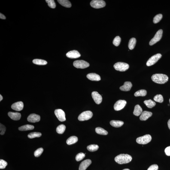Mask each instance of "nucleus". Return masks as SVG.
<instances>
[{
  "mask_svg": "<svg viewBox=\"0 0 170 170\" xmlns=\"http://www.w3.org/2000/svg\"><path fill=\"white\" fill-rule=\"evenodd\" d=\"M144 103L149 108H152L156 105V103L151 100H147L144 101Z\"/></svg>",
  "mask_w": 170,
  "mask_h": 170,
  "instance_id": "cd10ccee",
  "label": "nucleus"
},
{
  "mask_svg": "<svg viewBox=\"0 0 170 170\" xmlns=\"http://www.w3.org/2000/svg\"><path fill=\"white\" fill-rule=\"evenodd\" d=\"M99 147L97 145L93 144L87 146V149L89 151L93 152L96 151L98 150Z\"/></svg>",
  "mask_w": 170,
  "mask_h": 170,
  "instance_id": "2f4dec72",
  "label": "nucleus"
},
{
  "mask_svg": "<svg viewBox=\"0 0 170 170\" xmlns=\"http://www.w3.org/2000/svg\"><path fill=\"white\" fill-rule=\"evenodd\" d=\"M114 68L116 70L125 71L129 69V66L128 64L124 62H118L114 65Z\"/></svg>",
  "mask_w": 170,
  "mask_h": 170,
  "instance_id": "7ed1b4c3",
  "label": "nucleus"
},
{
  "mask_svg": "<svg viewBox=\"0 0 170 170\" xmlns=\"http://www.w3.org/2000/svg\"><path fill=\"white\" fill-rule=\"evenodd\" d=\"M11 108L16 111H21L23 109L24 104L22 101L15 103L11 106Z\"/></svg>",
  "mask_w": 170,
  "mask_h": 170,
  "instance_id": "dca6fc26",
  "label": "nucleus"
},
{
  "mask_svg": "<svg viewBox=\"0 0 170 170\" xmlns=\"http://www.w3.org/2000/svg\"><path fill=\"white\" fill-rule=\"evenodd\" d=\"M43 151L44 149L42 148H39L34 152V155L35 157H39L42 154Z\"/></svg>",
  "mask_w": 170,
  "mask_h": 170,
  "instance_id": "58836bf2",
  "label": "nucleus"
},
{
  "mask_svg": "<svg viewBox=\"0 0 170 170\" xmlns=\"http://www.w3.org/2000/svg\"><path fill=\"white\" fill-rule=\"evenodd\" d=\"M110 125L114 127L118 128L122 126L123 125V121L119 120H112L110 122Z\"/></svg>",
  "mask_w": 170,
  "mask_h": 170,
  "instance_id": "412c9836",
  "label": "nucleus"
},
{
  "mask_svg": "<svg viewBox=\"0 0 170 170\" xmlns=\"http://www.w3.org/2000/svg\"><path fill=\"white\" fill-rule=\"evenodd\" d=\"M121 41V38L120 37L117 36L113 40V44L116 47H118L120 45Z\"/></svg>",
  "mask_w": 170,
  "mask_h": 170,
  "instance_id": "e433bc0d",
  "label": "nucleus"
},
{
  "mask_svg": "<svg viewBox=\"0 0 170 170\" xmlns=\"http://www.w3.org/2000/svg\"><path fill=\"white\" fill-rule=\"evenodd\" d=\"M66 126L64 125H59L56 128L57 132L59 134H62L65 132L66 129Z\"/></svg>",
  "mask_w": 170,
  "mask_h": 170,
  "instance_id": "7c9ffc66",
  "label": "nucleus"
},
{
  "mask_svg": "<svg viewBox=\"0 0 170 170\" xmlns=\"http://www.w3.org/2000/svg\"><path fill=\"white\" fill-rule=\"evenodd\" d=\"M152 137L150 135H146L137 138L136 142L138 143L145 145L151 141Z\"/></svg>",
  "mask_w": 170,
  "mask_h": 170,
  "instance_id": "39448f33",
  "label": "nucleus"
},
{
  "mask_svg": "<svg viewBox=\"0 0 170 170\" xmlns=\"http://www.w3.org/2000/svg\"><path fill=\"white\" fill-rule=\"evenodd\" d=\"M0 18L2 19H5L6 17L5 16L3 15L2 13H0Z\"/></svg>",
  "mask_w": 170,
  "mask_h": 170,
  "instance_id": "c03bdc74",
  "label": "nucleus"
},
{
  "mask_svg": "<svg viewBox=\"0 0 170 170\" xmlns=\"http://www.w3.org/2000/svg\"><path fill=\"white\" fill-rule=\"evenodd\" d=\"M152 80L155 83L159 84H164L168 81V76L162 74H153L151 77Z\"/></svg>",
  "mask_w": 170,
  "mask_h": 170,
  "instance_id": "f03ea898",
  "label": "nucleus"
},
{
  "mask_svg": "<svg viewBox=\"0 0 170 170\" xmlns=\"http://www.w3.org/2000/svg\"><path fill=\"white\" fill-rule=\"evenodd\" d=\"M91 95L95 103L97 104L101 103L102 98L101 95L98 93L97 92L94 91L92 92Z\"/></svg>",
  "mask_w": 170,
  "mask_h": 170,
  "instance_id": "f8f14e48",
  "label": "nucleus"
},
{
  "mask_svg": "<svg viewBox=\"0 0 170 170\" xmlns=\"http://www.w3.org/2000/svg\"><path fill=\"white\" fill-rule=\"evenodd\" d=\"M34 128V126L32 125H27L19 127L18 129L21 131H27L33 129Z\"/></svg>",
  "mask_w": 170,
  "mask_h": 170,
  "instance_id": "393cba45",
  "label": "nucleus"
},
{
  "mask_svg": "<svg viewBox=\"0 0 170 170\" xmlns=\"http://www.w3.org/2000/svg\"><path fill=\"white\" fill-rule=\"evenodd\" d=\"M153 99L156 102L159 103H162L164 101L163 96L161 95H157L155 96Z\"/></svg>",
  "mask_w": 170,
  "mask_h": 170,
  "instance_id": "72a5a7b5",
  "label": "nucleus"
},
{
  "mask_svg": "<svg viewBox=\"0 0 170 170\" xmlns=\"http://www.w3.org/2000/svg\"><path fill=\"white\" fill-rule=\"evenodd\" d=\"M33 63L37 65H44L47 64V61L43 60L35 59L32 61Z\"/></svg>",
  "mask_w": 170,
  "mask_h": 170,
  "instance_id": "bb28decb",
  "label": "nucleus"
},
{
  "mask_svg": "<svg viewBox=\"0 0 170 170\" xmlns=\"http://www.w3.org/2000/svg\"><path fill=\"white\" fill-rule=\"evenodd\" d=\"M142 113V109L139 105H137L135 106L133 112V114L134 115L138 116L141 115Z\"/></svg>",
  "mask_w": 170,
  "mask_h": 170,
  "instance_id": "4be33fe9",
  "label": "nucleus"
},
{
  "mask_svg": "<svg viewBox=\"0 0 170 170\" xmlns=\"http://www.w3.org/2000/svg\"><path fill=\"white\" fill-rule=\"evenodd\" d=\"M90 5L93 8L99 9L103 8L106 6V3L102 0H93L90 3Z\"/></svg>",
  "mask_w": 170,
  "mask_h": 170,
  "instance_id": "423d86ee",
  "label": "nucleus"
},
{
  "mask_svg": "<svg viewBox=\"0 0 170 170\" xmlns=\"http://www.w3.org/2000/svg\"><path fill=\"white\" fill-rule=\"evenodd\" d=\"M136 40L135 38H132L130 40L128 44V47L130 50H132L134 49L136 44Z\"/></svg>",
  "mask_w": 170,
  "mask_h": 170,
  "instance_id": "a878e982",
  "label": "nucleus"
},
{
  "mask_svg": "<svg viewBox=\"0 0 170 170\" xmlns=\"http://www.w3.org/2000/svg\"><path fill=\"white\" fill-rule=\"evenodd\" d=\"M162 57L160 54H157L151 57L148 59L147 62V66H150L154 64Z\"/></svg>",
  "mask_w": 170,
  "mask_h": 170,
  "instance_id": "1a4fd4ad",
  "label": "nucleus"
},
{
  "mask_svg": "<svg viewBox=\"0 0 170 170\" xmlns=\"http://www.w3.org/2000/svg\"><path fill=\"white\" fill-rule=\"evenodd\" d=\"M8 115L12 120L16 121L20 120L21 117V113L17 112H9L8 113Z\"/></svg>",
  "mask_w": 170,
  "mask_h": 170,
  "instance_id": "aec40b11",
  "label": "nucleus"
},
{
  "mask_svg": "<svg viewBox=\"0 0 170 170\" xmlns=\"http://www.w3.org/2000/svg\"><path fill=\"white\" fill-rule=\"evenodd\" d=\"M87 77L89 80L93 81H99L101 79L100 76L95 73H90L88 74Z\"/></svg>",
  "mask_w": 170,
  "mask_h": 170,
  "instance_id": "a211bd4d",
  "label": "nucleus"
},
{
  "mask_svg": "<svg viewBox=\"0 0 170 170\" xmlns=\"http://www.w3.org/2000/svg\"><path fill=\"white\" fill-rule=\"evenodd\" d=\"M123 170H130V169H128V168H126V169H123Z\"/></svg>",
  "mask_w": 170,
  "mask_h": 170,
  "instance_id": "de8ad7c7",
  "label": "nucleus"
},
{
  "mask_svg": "<svg viewBox=\"0 0 170 170\" xmlns=\"http://www.w3.org/2000/svg\"><path fill=\"white\" fill-rule=\"evenodd\" d=\"M152 114L153 113L151 112L144 111L142 112L140 116V120L141 121H146L151 117Z\"/></svg>",
  "mask_w": 170,
  "mask_h": 170,
  "instance_id": "6ab92c4d",
  "label": "nucleus"
},
{
  "mask_svg": "<svg viewBox=\"0 0 170 170\" xmlns=\"http://www.w3.org/2000/svg\"><path fill=\"white\" fill-rule=\"evenodd\" d=\"M78 141V138L75 136H73L70 137L67 140L66 142L68 145L74 144L76 143Z\"/></svg>",
  "mask_w": 170,
  "mask_h": 170,
  "instance_id": "b1692460",
  "label": "nucleus"
},
{
  "mask_svg": "<svg viewBox=\"0 0 170 170\" xmlns=\"http://www.w3.org/2000/svg\"><path fill=\"white\" fill-rule=\"evenodd\" d=\"M0 134L1 135H4L5 132L6 130V128L1 123L0 124Z\"/></svg>",
  "mask_w": 170,
  "mask_h": 170,
  "instance_id": "a19ab883",
  "label": "nucleus"
},
{
  "mask_svg": "<svg viewBox=\"0 0 170 170\" xmlns=\"http://www.w3.org/2000/svg\"><path fill=\"white\" fill-rule=\"evenodd\" d=\"M73 65L75 68L80 69H84L89 66V64L84 61L77 60L74 61Z\"/></svg>",
  "mask_w": 170,
  "mask_h": 170,
  "instance_id": "0eeeda50",
  "label": "nucleus"
},
{
  "mask_svg": "<svg viewBox=\"0 0 170 170\" xmlns=\"http://www.w3.org/2000/svg\"><path fill=\"white\" fill-rule=\"evenodd\" d=\"M67 57L70 58H77L81 56L80 54L77 50H73L68 52L66 54Z\"/></svg>",
  "mask_w": 170,
  "mask_h": 170,
  "instance_id": "4468645a",
  "label": "nucleus"
},
{
  "mask_svg": "<svg viewBox=\"0 0 170 170\" xmlns=\"http://www.w3.org/2000/svg\"><path fill=\"white\" fill-rule=\"evenodd\" d=\"M42 134L41 133L34 132L28 134V137L29 138L32 139L36 138H39L41 136Z\"/></svg>",
  "mask_w": 170,
  "mask_h": 170,
  "instance_id": "473e14b6",
  "label": "nucleus"
},
{
  "mask_svg": "<svg viewBox=\"0 0 170 170\" xmlns=\"http://www.w3.org/2000/svg\"><path fill=\"white\" fill-rule=\"evenodd\" d=\"M91 161L89 159H86L80 164L79 170H86L91 164Z\"/></svg>",
  "mask_w": 170,
  "mask_h": 170,
  "instance_id": "2eb2a0df",
  "label": "nucleus"
},
{
  "mask_svg": "<svg viewBox=\"0 0 170 170\" xmlns=\"http://www.w3.org/2000/svg\"><path fill=\"white\" fill-rule=\"evenodd\" d=\"M55 114L58 120L61 122H63L66 120L65 114L63 110L57 109L55 110Z\"/></svg>",
  "mask_w": 170,
  "mask_h": 170,
  "instance_id": "9d476101",
  "label": "nucleus"
},
{
  "mask_svg": "<svg viewBox=\"0 0 170 170\" xmlns=\"http://www.w3.org/2000/svg\"><path fill=\"white\" fill-rule=\"evenodd\" d=\"M169 102H170V99L169 100Z\"/></svg>",
  "mask_w": 170,
  "mask_h": 170,
  "instance_id": "09e8293b",
  "label": "nucleus"
},
{
  "mask_svg": "<svg viewBox=\"0 0 170 170\" xmlns=\"http://www.w3.org/2000/svg\"><path fill=\"white\" fill-rule=\"evenodd\" d=\"M45 1L47 3L48 6L50 8L54 9L56 8V4L54 0H46Z\"/></svg>",
  "mask_w": 170,
  "mask_h": 170,
  "instance_id": "f704fd0d",
  "label": "nucleus"
},
{
  "mask_svg": "<svg viewBox=\"0 0 170 170\" xmlns=\"http://www.w3.org/2000/svg\"><path fill=\"white\" fill-rule=\"evenodd\" d=\"M147 94V91L145 89H141L135 92L134 94V95L135 96H146Z\"/></svg>",
  "mask_w": 170,
  "mask_h": 170,
  "instance_id": "c756f323",
  "label": "nucleus"
},
{
  "mask_svg": "<svg viewBox=\"0 0 170 170\" xmlns=\"http://www.w3.org/2000/svg\"><path fill=\"white\" fill-rule=\"evenodd\" d=\"M165 152L167 155L170 156V146H169L165 148Z\"/></svg>",
  "mask_w": 170,
  "mask_h": 170,
  "instance_id": "37998d69",
  "label": "nucleus"
},
{
  "mask_svg": "<svg viewBox=\"0 0 170 170\" xmlns=\"http://www.w3.org/2000/svg\"><path fill=\"white\" fill-rule=\"evenodd\" d=\"M93 115V113L91 111H87L83 112L79 116L78 120L80 121L88 120L91 118Z\"/></svg>",
  "mask_w": 170,
  "mask_h": 170,
  "instance_id": "20e7f679",
  "label": "nucleus"
},
{
  "mask_svg": "<svg viewBox=\"0 0 170 170\" xmlns=\"http://www.w3.org/2000/svg\"><path fill=\"white\" fill-rule=\"evenodd\" d=\"M114 160L118 164L122 165L130 162L132 160V157L129 154H121L116 156Z\"/></svg>",
  "mask_w": 170,
  "mask_h": 170,
  "instance_id": "f257e3e1",
  "label": "nucleus"
},
{
  "mask_svg": "<svg viewBox=\"0 0 170 170\" xmlns=\"http://www.w3.org/2000/svg\"><path fill=\"white\" fill-rule=\"evenodd\" d=\"M41 117L40 115L34 113L31 114L28 116L27 120L28 122L31 123H36L40 121Z\"/></svg>",
  "mask_w": 170,
  "mask_h": 170,
  "instance_id": "ddd939ff",
  "label": "nucleus"
},
{
  "mask_svg": "<svg viewBox=\"0 0 170 170\" xmlns=\"http://www.w3.org/2000/svg\"><path fill=\"white\" fill-rule=\"evenodd\" d=\"M85 157V154L82 153H78L76 156L75 159L77 161H80L83 159Z\"/></svg>",
  "mask_w": 170,
  "mask_h": 170,
  "instance_id": "4c0bfd02",
  "label": "nucleus"
},
{
  "mask_svg": "<svg viewBox=\"0 0 170 170\" xmlns=\"http://www.w3.org/2000/svg\"><path fill=\"white\" fill-rule=\"evenodd\" d=\"M3 99V97L2 96V95H0V101H1Z\"/></svg>",
  "mask_w": 170,
  "mask_h": 170,
  "instance_id": "49530a36",
  "label": "nucleus"
},
{
  "mask_svg": "<svg viewBox=\"0 0 170 170\" xmlns=\"http://www.w3.org/2000/svg\"><path fill=\"white\" fill-rule=\"evenodd\" d=\"M126 103V101L124 100H119L115 104L114 106V109L115 111H120L124 108Z\"/></svg>",
  "mask_w": 170,
  "mask_h": 170,
  "instance_id": "9b49d317",
  "label": "nucleus"
},
{
  "mask_svg": "<svg viewBox=\"0 0 170 170\" xmlns=\"http://www.w3.org/2000/svg\"><path fill=\"white\" fill-rule=\"evenodd\" d=\"M168 127L170 130V119H169V120L168 121Z\"/></svg>",
  "mask_w": 170,
  "mask_h": 170,
  "instance_id": "a18cd8bd",
  "label": "nucleus"
},
{
  "mask_svg": "<svg viewBox=\"0 0 170 170\" xmlns=\"http://www.w3.org/2000/svg\"><path fill=\"white\" fill-rule=\"evenodd\" d=\"M57 1L61 5L67 8H70L71 6V2L68 0H58Z\"/></svg>",
  "mask_w": 170,
  "mask_h": 170,
  "instance_id": "5701e85b",
  "label": "nucleus"
},
{
  "mask_svg": "<svg viewBox=\"0 0 170 170\" xmlns=\"http://www.w3.org/2000/svg\"><path fill=\"white\" fill-rule=\"evenodd\" d=\"M132 86V83L130 82H125L123 86H121L120 89L123 91H129L130 90Z\"/></svg>",
  "mask_w": 170,
  "mask_h": 170,
  "instance_id": "f3484780",
  "label": "nucleus"
},
{
  "mask_svg": "<svg viewBox=\"0 0 170 170\" xmlns=\"http://www.w3.org/2000/svg\"><path fill=\"white\" fill-rule=\"evenodd\" d=\"M159 168L158 165L156 164H154L150 166L147 170H158Z\"/></svg>",
  "mask_w": 170,
  "mask_h": 170,
  "instance_id": "79ce46f5",
  "label": "nucleus"
},
{
  "mask_svg": "<svg viewBox=\"0 0 170 170\" xmlns=\"http://www.w3.org/2000/svg\"><path fill=\"white\" fill-rule=\"evenodd\" d=\"M95 130L97 133L100 134V135H107L108 134L107 131L101 127L96 128Z\"/></svg>",
  "mask_w": 170,
  "mask_h": 170,
  "instance_id": "c85d7f7f",
  "label": "nucleus"
},
{
  "mask_svg": "<svg viewBox=\"0 0 170 170\" xmlns=\"http://www.w3.org/2000/svg\"><path fill=\"white\" fill-rule=\"evenodd\" d=\"M7 162L3 159L0 160V168L1 169H4L7 166Z\"/></svg>",
  "mask_w": 170,
  "mask_h": 170,
  "instance_id": "ea45409f",
  "label": "nucleus"
},
{
  "mask_svg": "<svg viewBox=\"0 0 170 170\" xmlns=\"http://www.w3.org/2000/svg\"><path fill=\"white\" fill-rule=\"evenodd\" d=\"M162 32L163 31L162 29L159 30L156 32L154 37L151 40L150 42V45H153L160 41L162 36Z\"/></svg>",
  "mask_w": 170,
  "mask_h": 170,
  "instance_id": "6e6552de",
  "label": "nucleus"
},
{
  "mask_svg": "<svg viewBox=\"0 0 170 170\" xmlns=\"http://www.w3.org/2000/svg\"><path fill=\"white\" fill-rule=\"evenodd\" d=\"M162 17V15L161 14H159L156 15L153 18V23L155 24L158 23L161 20Z\"/></svg>",
  "mask_w": 170,
  "mask_h": 170,
  "instance_id": "c9c22d12",
  "label": "nucleus"
}]
</instances>
